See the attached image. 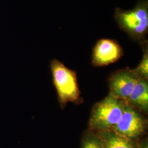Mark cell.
Segmentation results:
<instances>
[{
    "mask_svg": "<svg viewBox=\"0 0 148 148\" xmlns=\"http://www.w3.org/2000/svg\"><path fill=\"white\" fill-rule=\"evenodd\" d=\"M114 19L120 29L132 40L146 43L148 32V1L138 0L134 7L129 10L116 8Z\"/></svg>",
    "mask_w": 148,
    "mask_h": 148,
    "instance_id": "6da1fadb",
    "label": "cell"
},
{
    "mask_svg": "<svg viewBox=\"0 0 148 148\" xmlns=\"http://www.w3.org/2000/svg\"><path fill=\"white\" fill-rule=\"evenodd\" d=\"M126 104L110 93L94 106L90 117V129L99 132L113 130L121 117Z\"/></svg>",
    "mask_w": 148,
    "mask_h": 148,
    "instance_id": "7a4b0ae2",
    "label": "cell"
},
{
    "mask_svg": "<svg viewBox=\"0 0 148 148\" xmlns=\"http://www.w3.org/2000/svg\"><path fill=\"white\" fill-rule=\"evenodd\" d=\"M53 84L57 90L62 106L69 102H75L79 99V92L75 71L68 68L57 59L50 62Z\"/></svg>",
    "mask_w": 148,
    "mask_h": 148,
    "instance_id": "3957f363",
    "label": "cell"
},
{
    "mask_svg": "<svg viewBox=\"0 0 148 148\" xmlns=\"http://www.w3.org/2000/svg\"><path fill=\"white\" fill-rule=\"evenodd\" d=\"M146 124L143 116L126 102L121 117L112 131L133 140L143 134Z\"/></svg>",
    "mask_w": 148,
    "mask_h": 148,
    "instance_id": "277c9868",
    "label": "cell"
},
{
    "mask_svg": "<svg viewBox=\"0 0 148 148\" xmlns=\"http://www.w3.org/2000/svg\"><path fill=\"white\" fill-rule=\"evenodd\" d=\"M123 55V48L116 40L101 38L93 49L92 63L95 66H107L116 62Z\"/></svg>",
    "mask_w": 148,
    "mask_h": 148,
    "instance_id": "5b68a950",
    "label": "cell"
},
{
    "mask_svg": "<svg viewBox=\"0 0 148 148\" xmlns=\"http://www.w3.org/2000/svg\"><path fill=\"white\" fill-rule=\"evenodd\" d=\"M140 78L134 70L125 69L115 72L109 79L110 93L127 102Z\"/></svg>",
    "mask_w": 148,
    "mask_h": 148,
    "instance_id": "8992f818",
    "label": "cell"
},
{
    "mask_svg": "<svg viewBox=\"0 0 148 148\" xmlns=\"http://www.w3.org/2000/svg\"><path fill=\"white\" fill-rule=\"evenodd\" d=\"M127 103L133 108L148 110V84L147 79H139Z\"/></svg>",
    "mask_w": 148,
    "mask_h": 148,
    "instance_id": "52a82bcc",
    "label": "cell"
},
{
    "mask_svg": "<svg viewBox=\"0 0 148 148\" xmlns=\"http://www.w3.org/2000/svg\"><path fill=\"white\" fill-rule=\"evenodd\" d=\"M98 137L103 148H137L133 140L122 137L112 130L100 132Z\"/></svg>",
    "mask_w": 148,
    "mask_h": 148,
    "instance_id": "ba28073f",
    "label": "cell"
},
{
    "mask_svg": "<svg viewBox=\"0 0 148 148\" xmlns=\"http://www.w3.org/2000/svg\"><path fill=\"white\" fill-rule=\"evenodd\" d=\"M134 71L140 77L147 79L148 77V48L145 47L143 58L137 67L134 69Z\"/></svg>",
    "mask_w": 148,
    "mask_h": 148,
    "instance_id": "9c48e42d",
    "label": "cell"
},
{
    "mask_svg": "<svg viewBox=\"0 0 148 148\" xmlns=\"http://www.w3.org/2000/svg\"><path fill=\"white\" fill-rule=\"evenodd\" d=\"M82 148H103L99 137L95 134H90L85 138Z\"/></svg>",
    "mask_w": 148,
    "mask_h": 148,
    "instance_id": "30bf717a",
    "label": "cell"
},
{
    "mask_svg": "<svg viewBox=\"0 0 148 148\" xmlns=\"http://www.w3.org/2000/svg\"><path fill=\"white\" fill-rule=\"evenodd\" d=\"M139 148H148L147 142H144L143 144H142V145H141V146Z\"/></svg>",
    "mask_w": 148,
    "mask_h": 148,
    "instance_id": "8fae6325",
    "label": "cell"
}]
</instances>
